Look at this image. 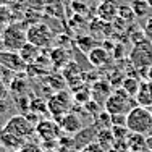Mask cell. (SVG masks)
Masks as SVG:
<instances>
[{"label":"cell","instance_id":"cell-25","mask_svg":"<svg viewBox=\"0 0 152 152\" xmlns=\"http://www.w3.org/2000/svg\"><path fill=\"white\" fill-rule=\"evenodd\" d=\"M76 44H78L79 49L86 53H89V50H92L94 47H96V42H94V39L91 36H79V37L76 39Z\"/></svg>","mask_w":152,"mask_h":152},{"label":"cell","instance_id":"cell-19","mask_svg":"<svg viewBox=\"0 0 152 152\" xmlns=\"http://www.w3.org/2000/svg\"><path fill=\"white\" fill-rule=\"evenodd\" d=\"M121 88L125 89L129 97H136V94L141 88V81L137 78H134V76H125L121 83Z\"/></svg>","mask_w":152,"mask_h":152},{"label":"cell","instance_id":"cell-30","mask_svg":"<svg viewBox=\"0 0 152 152\" xmlns=\"http://www.w3.org/2000/svg\"><path fill=\"white\" fill-rule=\"evenodd\" d=\"M142 31H144V34H146V37L152 41V16L147 18V21H146V24H144V29Z\"/></svg>","mask_w":152,"mask_h":152},{"label":"cell","instance_id":"cell-17","mask_svg":"<svg viewBox=\"0 0 152 152\" xmlns=\"http://www.w3.org/2000/svg\"><path fill=\"white\" fill-rule=\"evenodd\" d=\"M18 53H20V57L23 58L24 63L31 65V63H34V61L39 58V55H41V49L36 47L34 44H31V42H26V44L18 50Z\"/></svg>","mask_w":152,"mask_h":152},{"label":"cell","instance_id":"cell-6","mask_svg":"<svg viewBox=\"0 0 152 152\" xmlns=\"http://www.w3.org/2000/svg\"><path fill=\"white\" fill-rule=\"evenodd\" d=\"M47 108L49 113L52 117H55V120L58 121L65 113H68L71 108V97L66 91H57L47 102Z\"/></svg>","mask_w":152,"mask_h":152},{"label":"cell","instance_id":"cell-15","mask_svg":"<svg viewBox=\"0 0 152 152\" xmlns=\"http://www.w3.org/2000/svg\"><path fill=\"white\" fill-rule=\"evenodd\" d=\"M136 102L141 107H146V108L152 107V81L141 83V88L136 94Z\"/></svg>","mask_w":152,"mask_h":152},{"label":"cell","instance_id":"cell-40","mask_svg":"<svg viewBox=\"0 0 152 152\" xmlns=\"http://www.w3.org/2000/svg\"><path fill=\"white\" fill-rule=\"evenodd\" d=\"M47 152H55V151H47Z\"/></svg>","mask_w":152,"mask_h":152},{"label":"cell","instance_id":"cell-38","mask_svg":"<svg viewBox=\"0 0 152 152\" xmlns=\"http://www.w3.org/2000/svg\"><path fill=\"white\" fill-rule=\"evenodd\" d=\"M147 2H149V5H151V7H152V0H147Z\"/></svg>","mask_w":152,"mask_h":152},{"label":"cell","instance_id":"cell-22","mask_svg":"<svg viewBox=\"0 0 152 152\" xmlns=\"http://www.w3.org/2000/svg\"><path fill=\"white\" fill-rule=\"evenodd\" d=\"M8 89L12 92L18 94V96H23V94L26 92V89H28V83H26V79H24V75L20 73L18 76H15V78L12 79V83H10Z\"/></svg>","mask_w":152,"mask_h":152},{"label":"cell","instance_id":"cell-13","mask_svg":"<svg viewBox=\"0 0 152 152\" xmlns=\"http://www.w3.org/2000/svg\"><path fill=\"white\" fill-rule=\"evenodd\" d=\"M91 92H92V99L97 104H100V102L105 104V100L110 97V94L113 91H112V84L108 81H96L92 84Z\"/></svg>","mask_w":152,"mask_h":152},{"label":"cell","instance_id":"cell-11","mask_svg":"<svg viewBox=\"0 0 152 152\" xmlns=\"http://www.w3.org/2000/svg\"><path fill=\"white\" fill-rule=\"evenodd\" d=\"M63 78L73 89L83 84V71L76 61H70L63 66Z\"/></svg>","mask_w":152,"mask_h":152},{"label":"cell","instance_id":"cell-26","mask_svg":"<svg viewBox=\"0 0 152 152\" xmlns=\"http://www.w3.org/2000/svg\"><path fill=\"white\" fill-rule=\"evenodd\" d=\"M31 112L42 113V112H49V108H47V104H44L42 99H34L31 102Z\"/></svg>","mask_w":152,"mask_h":152},{"label":"cell","instance_id":"cell-12","mask_svg":"<svg viewBox=\"0 0 152 152\" xmlns=\"http://www.w3.org/2000/svg\"><path fill=\"white\" fill-rule=\"evenodd\" d=\"M24 144H26V139H23V137H20V136L13 134V133L7 131L5 128L0 131V146H3L5 149L16 152V151H20Z\"/></svg>","mask_w":152,"mask_h":152},{"label":"cell","instance_id":"cell-9","mask_svg":"<svg viewBox=\"0 0 152 152\" xmlns=\"http://www.w3.org/2000/svg\"><path fill=\"white\" fill-rule=\"evenodd\" d=\"M0 65L7 70H13V71H23L28 66L23 61V58L20 57L18 52H10V50H0Z\"/></svg>","mask_w":152,"mask_h":152},{"label":"cell","instance_id":"cell-31","mask_svg":"<svg viewBox=\"0 0 152 152\" xmlns=\"http://www.w3.org/2000/svg\"><path fill=\"white\" fill-rule=\"evenodd\" d=\"M16 152H42V151L39 149L36 144H24V146L21 147L20 151H16Z\"/></svg>","mask_w":152,"mask_h":152},{"label":"cell","instance_id":"cell-42","mask_svg":"<svg viewBox=\"0 0 152 152\" xmlns=\"http://www.w3.org/2000/svg\"><path fill=\"white\" fill-rule=\"evenodd\" d=\"M151 44H152V41H151Z\"/></svg>","mask_w":152,"mask_h":152},{"label":"cell","instance_id":"cell-5","mask_svg":"<svg viewBox=\"0 0 152 152\" xmlns=\"http://www.w3.org/2000/svg\"><path fill=\"white\" fill-rule=\"evenodd\" d=\"M129 61L133 66L144 70V68L152 66V44L149 41L141 42V44L133 45V50L129 52Z\"/></svg>","mask_w":152,"mask_h":152},{"label":"cell","instance_id":"cell-24","mask_svg":"<svg viewBox=\"0 0 152 152\" xmlns=\"http://www.w3.org/2000/svg\"><path fill=\"white\" fill-rule=\"evenodd\" d=\"M118 18L120 20H123L125 23H129L131 24L133 21H134V12H133V8H131V5H120L118 7Z\"/></svg>","mask_w":152,"mask_h":152},{"label":"cell","instance_id":"cell-29","mask_svg":"<svg viewBox=\"0 0 152 152\" xmlns=\"http://www.w3.org/2000/svg\"><path fill=\"white\" fill-rule=\"evenodd\" d=\"M131 41H133V44H141V42H146L147 41V37H146V34H144V31H137L134 32V34H131Z\"/></svg>","mask_w":152,"mask_h":152},{"label":"cell","instance_id":"cell-35","mask_svg":"<svg viewBox=\"0 0 152 152\" xmlns=\"http://www.w3.org/2000/svg\"><path fill=\"white\" fill-rule=\"evenodd\" d=\"M146 144H147V151H152V136L146 137Z\"/></svg>","mask_w":152,"mask_h":152},{"label":"cell","instance_id":"cell-1","mask_svg":"<svg viewBox=\"0 0 152 152\" xmlns=\"http://www.w3.org/2000/svg\"><path fill=\"white\" fill-rule=\"evenodd\" d=\"M126 128L129 129V133L142 136L152 133V112L141 105L133 107L126 113Z\"/></svg>","mask_w":152,"mask_h":152},{"label":"cell","instance_id":"cell-8","mask_svg":"<svg viewBox=\"0 0 152 152\" xmlns=\"http://www.w3.org/2000/svg\"><path fill=\"white\" fill-rule=\"evenodd\" d=\"M36 134L44 142H57V139H60L61 128L53 120H41L36 125Z\"/></svg>","mask_w":152,"mask_h":152},{"label":"cell","instance_id":"cell-41","mask_svg":"<svg viewBox=\"0 0 152 152\" xmlns=\"http://www.w3.org/2000/svg\"><path fill=\"white\" fill-rule=\"evenodd\" d=\"M151 112H152V107H151Z\"/></svg>","mask_w":152,"mask_h":152},{"label":"cell","instance_id":"cell-32","mask_svg":"<svg viewBox=\"0 0 152 152\" xmlns=\"http://www.w3.org/2000/svg\"><path fill=\"white\" fill-rule=\"evenodd\" d=\"M8 97V88L5 86V83L0 79V100H5Z\"/></svg>","mask_w":152,"mask_h":152},{"label":"cell","instance_id":"cell-37","mask_svg":"<svg viewBox=\"0 0 152 152\" xmlns=\"http://www.w3.org/2000/svg\"><path fill=\"white\" fill-rule=\"evenodd\" d=\"M2 73H3V66L0 65V79H2Z\"/></svg>","mask_w":152,"mask_h":152},{"label":"cell","instance_id":"cell-34","mask_svg":"<svg viewBox=\"0 0 152 152\" xmlns=\"http://www.w3.org/2000/svg\"><path fill=\"white\" fill-rule=\"evenodd\" d=\"M8 110V104H5V100H0V115L5 113Z\"/></svg>","mask_w":152,"mask_h":152},{"label":"cell","instance_id":"cell-18","mask_svg":"<svg viewBox=\"0 0 152 152\" xmlns=\"http://www.w3.org/2000/svg\"><path fill=\"white\" fill-rule=\"evenodd\" d=\"M49 58H50V63H53V66L63 68L66 63H70V53L63 47H57V49H52Z\"/></svg>","mask_w":152,"mask_h":152},{"label":"cell","instance_id":"cell-23","mask_svg":"<svg viewBox=\"0 0 152 152\" xmlns=\"http://www.w3.org/2000/svg\"><path fill=\"white\" fill-rule=\"evenodd\" d=\"M73 97L78 104H88L92 97V92L89 88H84V86H78L75 88V92H73Z\"/></svg>","mask_w":152,"mask_h":152},{"label":"cell","instance_id":"cell-14","mask_svg":"<svg viewBox=\"0 0 152 152\" xmlns=\"http://www.w3.org/2000/svg\"><path fill=\"white\" fill-rule=\"evenodd\" d=\"M88 58H89V63L92 66H104V65L108 63L110 60V52L104 47H94L92 50H89L88 53Z\"/></svg>","mask_w":152,"mask_h":152},{"label":"cell","instance_id":"cell-21","mask_svg":"<svg viewBox=\"0 0 152 152\" xmlns=\"http://www.w3.org/2000/svg\"><path fill=\"white\" fill-rule=\"evenodd\" d=\"M131 8H133V12H134L136 18H146V16H149L152 7L149 5L147 0H133Z\"/></svg>","mask_w":152,"mask_h":152},{"label":"cell","instance_id":"cell-2","mask_svg":"<svg viewBox=\"0 0 152 152\" xmlns=\"http://www.w3.org/2000/svg\"><path fill=\"white\" fill-rule=\"evenodd\" d=\"M129 99H131V97L126 94L125 89L117 88V89H113V92L110 94V97L105 100L104 108H105V112L110 115H126L133 108Z\"/></svg>","mask_w":152,"mask_h":152},{"label":"cell","instance_id":"cell-27","mask_svg":"<svg viewBox=\"0 0 152 152\" xmlns=\"http://www.w3.org/2000/svg\"><path fill=\"white\" fill-rule=\"evenodd\" d=\"M112 126H126V115H110Z\"/></svg>","mask_w":152,"mask_h":152},{"label":"cell","instance_id":"cell-36","mask_svg":"<svg viewBox=\"0 0 152 152\" xmlns=\"http://www.w3.org/2000/svg\"><path fill=\"white\" fill-rule=\"evenodd\" d=\"M107 152H121V151L115 149V147H110V149H107Z\"/></svg>","mask_w":152,"mask_h":152},{"label":"cell","instance_id":"cell-39","mask_svg":"<svg viewBox=\"0 0 152 152\" xmlns=\"http://www.w3.org/2000/svg\"><path fill=\"white\" fill-rule=\"evenodd\" d=\"M2 129H3V126H0V131H2Z\"/></svg>","mask_w":152,"mask_h":152},{"label":"cell","instance_id":"cell-4","mask_svg":"<svg viewBox=\"0 0 152 152\" xmlns=\"http://www.w3.org/2000/svg\"><path fill=\"white\" fill-rule=\"evenodd\" d=\"M2 42H3V49L5 50L18 52V50L28 42L26 31H23L21 26H18V24H8V26L3 29Z\"/></svg>","mask_w":152,"mask_h":152},{"label":"cell","instance_id":"cell-33","mask_svg":"<svg viewBox=\"0 0 152 152\" xmlns=\"http://www.w3.org/2000/svg\"><path fill=\"white\" fill-rule=\"evenodd\" d=\"M113 57L115 58H120V57L123 55V45L121 44H117V45H113Z\"/></svg>","mask_w":152,"mask_h":152},{"label":"cell","instance_id":"cell-7","mask_svg":"<svg viewBox=\"0 0 152 152\" xmlns=\"http://www.w3.org/2000/svg\"><path fill=\"white\" fill-rule=\"evenodd\" d=\"M3 128H5L7 131L13 133V134L23 137V139H28V137H31L32 134H36V126L32 125L31 121H28V118L24 117V115H15V117H12L5 123Z\"/></svg>","mask_w":152,"mask_h":152},{"label":"cell","instance_id":"cell-16","mask_svg":"<svg viewBox=\"0 0 152 152\" xmlns=\"http://www.w3.org/2000/svg\"><path fill=\"white\" fill-rule=\"evenodd\" d=\"M118 7L120 5L112 2H100L99 8H97V15L104 21H113L115 18H118Z\"/></svg>","mask_w":152,"mask_h":152},{"label":"cell","instance_id":"cell-20","mask_svg":"<svg viewBox=\"0 0 152 152\" xmlns=\"http://www.w3.org/2000/svg\"><path fill=\"white\" fill-rule=\"evenodd\" d=\"M128 146L131 152H144L147 151V144H146V137L142 134H136V133H131L128 141Z\"/></svg>","mask_w":152,"mask_h":152},{"label":"cell","instance_id":"cell-10","mask_svg":"<svg viewBox=\"0 0 152 152\" xmlns=\"http://www.w3.org/2000/svg\"><path fill=\"white\" fill-rule=\"evenodd\" d=\"M57 123L60 125L61 131H65L66 134H76V133H79V131L83 129V121H81V118H79L76 113H73V112H68V113H65Z\"/></svg>","mask_w":152,"mask_h":152},{"label":"cell","instance_id":"cell-3","mask_svg":"<svg viewBox=\"0 0 152 152\" xmlns=\"http://www.w3.org/2000/svg\"><path fill=\"white\" fill-rule=\"evenodd\" d=\"M26 39L28 42L34 44L39 49H47L53 42V32L50 31V28L44 23H36L31 24L26 29Z\"/></svg>","mask_w":152,"mask_h":152},{"label":"cell","instance_id":"cell-28","mask_svg":"<svg viewBox=\"0 0 152 152\" xmlns=\"http://www.w3.org/2000/svg\"><path fill=\"white\" fill-rule=\"evenodd\" d=\"M79 152H104V147L100 146L99 142H91V144H88L86 147H83Z\"/></svg>","mask_w":152,"mask_h":152}]
</instances>
